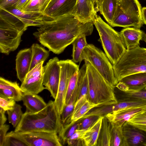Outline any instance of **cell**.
Masks as SVG:
<instances>
[{"instance_id":"1","label":"cell","mask_w":146,"mask_h":146,"mask_svg":"<svg viewBox=\"0 0 146 146\" xmlns=\"http://www.w3.org/2000/svg\"><path fill=\"white\" fill-rule=\"evenodd\" d=\"M94 25L80 22L72 13L45 22L33 34L49 51L59 54L78 36L91 35Z\"/></svg>"},{"instance_id":"2","label":"cell","mask_w":146,"mask_h":146,"mask_svg":"<svg viewBox=\"0 0 146 146\" xmlns=\"http://www.w3.org/2000/svg\"><path fill=\"white\" fill-rule=\"evenodd\" d=\"M62 128L60 116L54 101L50 100L45 108L38 112L26 110L14 131L16 133L41 131L56 133L58 135Z\"/></svg>"},{"instance_id":"3","label":"cell","mask_w":146,"mask_h":146,"mask_svg":"<svg viewBox=\"0 0 146 146\" xmlns=\"http://www.w3.org/2000/svg\"><path fill=\"white\" fill-rule=\"evenodd\" d=\"M84 61L88 81V100L97 107L117 103L115 87L106 81L89 62Z\"/></svg>"},{"instance_id":"4","label":"cell","mask_w":146,"mask_h":146,"mask_svg":"<svg viewBox=\"0 0 146 146\" xmlns=\"http://www.w3.org/2000/svg\"><path fill=\"white\" fill-rule=\"evenodd\" d=\"M99 34L98 41L113 65L116 64L127 48L120 32L114 30L97 15L93 22Z\"/></svg>"},{"instance_id":"5","label":"cell","mask_w":146,"mask_h":146,"mask_svg":"<svg viewBox=\"0 0 146 146\" xmlns=\"http://www.w3.org/2000/svg\"><path fill=\"white\" fill-rule=\"evenodd\" d=\"M113 68L117 84L126 76L146 72V48L139 45L127 49L118 62L113 65Z\"/></svg>"},{"instance_id":"6","label":"cell","mask_w":146,"mask_h":146,"mask_svg":"<svg viewBox=\"0 0 146 146\" xmlns=\"http://www.w3.org/2000/svg\"><path fill=\"white\" fill-rule=\"evenodd\" d=\"M142 9L138 0H118L115 17L110 25L112 27H132L140 29L144 24Z\"/></svg>"},{"instance_id":"7","label":"cell","mask_w":146,"mask_h":146,"mask_svg":"<svg viewBox=\"0 0 146 146\" xmlns=\"http://www.w3.org/2000/svg\"><path fill=\"white\" fill-rule=\"evenodd\" d=\"M89 62L110 84L115 87L117 84L113 65L106 54L92 44H88L81 55L79 64L83 60Z\"/></svg>"},{"instance_id":"8","label":"cell","mask_w":146,"mask_h":146,"mask_svg":"<svg viewBox=\"0 0 146 146\" xmlns=\"http://www.w3.org/2000/svg\"><path fill=\"white\" fill-rule=\"evenodd\" d=\"M60 75L58 92L54 101L59 115L60 116L65 106V99L68 84L71 77L78 72L79 66L72 60H60Z\"/></svg>"},{"instance_id":"9","label":"cell","mask_w":146,"mask_h":146,"mask_svg":"<svg viewBox=\"0 0 146 146\" xmlns=\"http://www.w3.org/2000/svg\"><path fill=\"white\" fill-rule=\"evenodd\" d=\"M26 30L20 29L0 18V52L8 55L16 50Z\"/></svg>"},{"instance_id":"10","label":"cell","mask_w":146,"mask_h":146,"mask_svg":"<svg viewBox=\"0 0 146 146\" xmlns=\"http://www.w3.org/2000/svg\"><path fill=\"white\" fill-rule=\"evenodd\" d=\"M15 133L28 146L62 145L56 133L33 131Z\"/></svg>"},{"instance_id":"11","label":"cell","mask_w":146,"mask_h":146,"mask_svg":"<svg viewBox=\"0 0 146 146\" xmlns=\"http://www.w3.org/2000/svg\"><path fill=\"white\" fill-rule=\"evenodd\" d=\"M59 60L54 57L49 60L44 66L43 84L55 99L57 94L60 75Z\"/></svg>"},{"instance_id":"12","label":"cell","mask_w":146,"mask_h":146,"mask_svg":"<svg viewBox=\"0 0 146 146\" xmlns=\"http://www.w3.org/2000/svg\"><path fill=\"white\" fill-rule=\"evenodd\" d=\"M44 62L39 63L27 74L20 86L23 92L37 94L45 89L43 84Z\"/></svg>"},{"instance_id":"13","label":"cell","mask_w":146,"mask_h":146,"mask_svg":"<svg viewBox=\"0 0 146 146\" xmlns=\"http://www.w3.org/2000/svg\"><path fill=\"white\" fill-rule=\"evenodd\" d=\"M77 0H49L43 13L55 19L72 13Z\"/></svg>"},{"instance_id":"14","label":"cell","mask_w":146,"mask_h":146,"mask_svg":"<svg viewBox=\"0 0 146 146\" xmlns=\"http://www.w3.org/2000/svg\"><path fill=\"white\" fill-rule=\"evenodd\" d=\"M96 107V105L88 100L86 95L82 96L75 103L72 113L63 126L59 135L82 118L91 110Z\"/></svg>"},{"instance_id":"15","label":"cell","mask_w":146,"mask_h":146,"mask_svg":"<svg viewBox=\"0 0 146 146\" xmlns=\"http://www.w3.org/2000/svg\"><path fill=\"white\" fill-rule=\"evenodd\" d=\"M2 9L6 10L28 27H39L45 22L54 19L42 13L26 12L13 7Z\"/></svg>"},{"instance_id":"16","label":"cell","mask_w":146,"mask_h":146,"mask_svg":"<svg viewBox=\"0 0 146 146\" xmlns=\"http://www.w3.org/2000/svg\"><path fill=\"white\" fill-rule=\"evenodd\" d=\"M127 146H146V131L126 121L122 126Z\"/></svg>"},{"instance_id":"17","label":"cell","mask_w":146,"mask_h":146,"mask_svg":"<svg viewBox=\"0 0 146 146\" xmlns=\"http://www.w3.org/2000/svg\"><path fill=\"white\" fill-rule=\"evenodd\" d=\"M115 87L123 91H137L146 87V72L133 74L121 79Z\"/></svg>"},{"instance_id":"18","label":"cell","mask_w":146,"mask_h":146,"mask_svg":"<svg viewBox=\"0 0 146 146\" xmlns=\"http://www.w3.org/2000/svg\"><path fill=\"white\" fill-rule=\"evenodd\" d=\"M146 110V105L129 108L114 111L105 116L113 125L122 126L135 115Z\"/></svg>"},{"instance_id":"19","label":"cell","mask_w":146,"mask_h":146,"mask_svg":"<svg viewBox=\"0 0 146 146\" xmlns=\"http://www.w3.org/2000/svg\"><path fill=\"white\" fill-rule=\"evenodd\" d=\"M72 13L84 23H93L97 15L90 0H77Z\"/></svg>"},{"instance_id":"20","label":"cell","mask_w":146,"mask_h":146,"mask_svg":"<svg viewBox=\"0 0 146 146\" xmlns=\"http://www.w3.org/2000/svg\"><path fill=\"white\" fill-rule=\"evenodd\" d=\"M139 105V103L137 102H118L113 104L97 107L95 109L93 108L82 118L93 115L104 117L107 114L114 111L124 109L138 107Z\"/></svg>"},{"instance_id":"21","label":"cell","mask_w":146,"mask_h":146,"mask_svg":"<svg viewBox=\"0 0 146 146\" xmlns=\"http://www.w3.org/2000/svg\"><path fill=\"white\" fill-rule=\"evenodd\" d=\"M31 57V48L20 50L16 56L15 61L17 76L21 83L30 70Z\"/></svg>"},{"instance_id":"22","label":"cell","mask_w":146,"mask_h":146,"mask_svg":"<svg viewBox=\"0 0 146 146\" xmlns=\"http://www.w3.org/2000/svg\"><path fill=\"white\" fill-rule=\"evenodd\" d=\"M23 93L17 82H12L0 77V94L18 102L22 100Z\"/></svg>"},{"instance_id":"23","label":"cell","mask_w":146,"mask_h":146,"mask_svg":"<svg viewBox=\"0 0 146 146\" xmlns=\"http://www.w3.org/2000/svg\"><path fill=\"white\" fill-rule=\"evenodd\" d=\"M120 33L127 49L128 50L139 45L144 33L139 29L129 27L122 29Z\"/></svg>"},{"instance_id":"24","label":"cell","mask_w":146,"mask_h":146,"mask_svg":"<svg viewBox=\"0 0 146 146\" xmlns=\"http://www.w3.org/2000/svg\"><path fill=\"white\" fill-rule=\"evenodd\" d=\"M22 100L26 110L36 113L43 109L47 105L42 97L37 94L23 92Z\"/></svg>"},{"instance_id":"25","label":"cell","mask_w":146,"mask_h":146,"mask_svg":"<svg viewBox=\"0 0 146 146\" xmlns=\"http://www.w3.org/2000/svg\"><path fill=\"white\" fill-rule=\"evenodd\" d=\"M103 117L98 119L85 131L82 138L84 146H96Z\"/></svg>"},{"instance_id":"26","label":"cell","mask_w":146,"mask_h":146,"mask_svg":"<svg viewBox=\"0 0 146 146\" xmlns=\"http://www.w3.org/2000/svg\"><path fill=\"white\" fill-rule=\"evenodd\" d=\"M116 88L118 91L117 96H115L117 102H146V87L137 91H126Z\"/></svg>"},{"instance_id":"27","label":"cell","mask_w":146,"mask_h":146,"mask_svg":"<svg viewBox=\"0 0 146 146\" xmlns=\"http://www.w3.org/2000/svg\"><path fill=\"white\" fill-rule=\"evenodd\" d=\"M118 0H103L99 11L110 25L116 14Z\"/></svg>"},{"instance_id":"28","label":"cell","mask_w":146,"mask_h":146,"mask_svg":"<svg viewBox=\"0 0 146 146\" xmlns=\"http://www.w3.org/2000/svg\"><path fill=\"white\" fill-rule=\"evenodd\" d=\"M31 48L32 57L30 70L42 62H44L49 55V51L37 43L32 44Z\"/></svg>"},{"instance_id":"29","label":"cell","mask_w":146,"mask_h":146,"mask_svg":"<svg viewBox=\"0 0 146 146\" xmlns=\"http://www.w3.org/2000/svg\"><path fill=\"white\" fill-rule=\"evenodd\" d=\"M112 125L106 116L103 117L96 146H110Z\"/></svg>"},{"instance_id":"30","label":"cell","mask_w":146,"mask_h":146,"mask_svg":"<svg viewBox=\"0 0 146 146\" xmlns=\"http://www.w3.org/2000/svg\"><path fill=\"white\" fill-rule=\"evenodd\" d=\"M85 35L77 37L72 43V60L75 63L79 62L81 54L84 48L88 44Z\"/></svg>"},{"instance_id":"31","label":"cell","mask_w":146,"mask_h":146,"mask_svg":"<svg viewBox=\"0 0 146 146\" xmlns=\"http://www.w3.org/2000/svg\"><path fill=\"white\" fill-rule=\"evenodd\" d=\"M49 0H29L21 10L28 12L43 13Z\"/></svg>"},{"instance_id":"32","label":"cell","mask_w":146,"mask_h":146,"mask_svg":"<svg viewBox=\"0 0 146 146\" xmlns=\"http://www.w3.org/2000/svg\"><path fill=\"white\" fill-rule=\"evenodd\" d=\"M110 146H127L122 126L112 125Z\"/></svg>"},{"instance_id":"33","label":"cell","mask_w":146,"mask_h":146,"mask_svg":"<svg viewBox=\"0 0 146 146\" xmlns=\"http://www.w3.org/2000/svg\"><path fill=\"white\" fill-rule=\"evenodd\" d=\"M21 108V106L16 104L13 109L7 111L9 122L14 128L19 123L23 114Z\"/></svg>"},{"instance_id":"34","label":"cell","mask_w":146,"mask_h":146,"mask_svg":"<svg viewBox=\"0 0 146 146\" xmlns=\"http://www.w3.org/2000/svg\"><path fill=\"white\" fill-rule=\"evenodd\" d=\"M127 122L146 131V110L136 114L130 119Z\"/></svg>"},{"instance_id":"35","label":"cell","mask_w":146,"mask_h":146,"mask_svg":"<svg viewBox=\"0 0 146 146\" xmlns=\"http://www.w3.org/2000/svg\"><path fill=\"white\" fill-rule=\"evenodd\" d=\"M28 146L16 134L14 131L7 133L5 137L3 146Z\"/></svg>"},{"instance_id":"36","label":"cell","mask_w":146,"mask_h":146,"mask_svg":"<svg viewBox=\"0 0 146 146\" xmlns=\"http://www.w3.org/2000/svg\"><path fill=\"white\" fill-rule=\"evenodd\" d=\"M100 117L91 116L84 118H82L78 121L79 123L78 129H87L98 119Z\"/></svg>"},{"instance_id":"37","label":"cell","mask_w":146,"mask_h":146,"mask_svg":"<svg viewBox=\"0 0 146 146\" xmlns=\"http://www.w3.org/2000/svg\"><path fill=\"white\" fill-rule=\"evenodd\" d=\"M14 99L0 94V107L7 111L13 109L16 104Z\"/></svg>"},{"instance_id":"38","label":"cell","mask_w":146,"mask_h":146,"mask_svg":"<svg viewBox=\"0 0 146 146\" xmlns=\"http://www.w3.org/2000/svg\"><path fill=\"white\" fill-rule=\"evenodd\" d=\"M74 104L70 102L66 106L60 115V121L62 128L63 126L70 117L73 110Z\"/></svg>"},{"instance_id":"39","label":"cell","mask_w":146,"mask_h":146,"mask_svg":"<svg viewBox=\"0 0 146 146\" xmlns=\"http://www.w3.org/2000/svg\"><path fill=\"white\" fill-rule=\"evenodd\" d=\"M9 128V125L4 124L0 126V146H3L7 132Z\"/></svg>"},{"instance_id":"40","label":"cell","mask_w":146,"mask_h":146,"mask_svg":"<svg viewBox=\"0 0 146 146\" xmlns=\"http://www.w3.org/2000/svg\"><path fill=\"white\" fill-rule=\"evenodd\" d=\"M19 0H0V8L14 7Z\"/></svg>"},{"instance_id":"41","label":"cell","mask_w":146,"mask_h":146,"mask_svg":"<svg viewBox=\"0 0 146 146\" xmlns=\"http://www.w3.org/2000/svg\"><path fill=\"white\" fill-rule=\"evenodd\" d=\"M86 130V129H77L73 134L67 140H74L82 139V137Z\"/></svg>"},{"instance_id":"42","label":"cell","mask_w":146,"mask_h":146,"mask_svg":"<svg viewBox=\"0 0 146 146\" xmlns=\"http://www.w3.org/2000/svg\"><path fill=\"white\" fill-rule=\"evenodd\" d=\"M5 111L3 109L0 107V126L4 124L7 120L5 115Z\"/></svg>"},{"instance_id":"43","label":"cell","mask_w":146,"mask_h":146,"mask_svg":"<svg viewBox=\"0 0 146 146\" xmlns=\"http://www.w3.org/2000/svg\"><path fill=\"white\" fill-rule=\"evenodd\" d=\"M29 0H19L17 3L14 6L15 8L21 10Z\"/></svg>"},{"instance_id":"44","label":"cell","mask_w":146,"mask_h":146,"mask_svg":"<svg viewBox=\"0 0 146 146\" xmlns=\"http://www.w3.org/2000/svg\"><path fill=\"white\" fill-rule=\"evenodd\" d=\"M142 14L144 24L146 25V7L142 8Z\"/></svg>"},{"instance_id":"45","label":"cell","mask_w":146,"mask_h":146,"mask_svg":"<svg viewBox=\"0 0 146 146\" xmlns=\"http://www.w3.org/2000/svg\"><path fill=\"white\" fill-rule=\"evenodd\" d=\"M91 2L93 7H94L95 11L97 13V12L99 11L98 7L97 0H90Z\"/></svg>"},{"instance_id":"46","label":"cell","mask_w":146,"mask_h":146,"mask_svg":"<svg viewBox=\"0 0 146 146\" xmlns=\"http://www.w3.org/2000/svg\"><path fill=\"white\" fill-rule=\"evenodd\" d=\"M103 0H97L98 7L99 11Z\"/></svg>"},{"instance_id":"47","label":"cell","mask_w":146,"mask_h":146,"mask_svg":"<svg viewBox=\"0 0 146 146\" xmlns=\"http://www.w3.org/2000/svg\"><path fill=\"white\" fill-rule=\"evenodd\" d=\"M142 40L146 43V34L145 33L144 34Z\"/></svg>"},{"instance_id":"48","label":"cell","mask_w":146,"mask_h":146,"mask_svg":"<svg viewBox=\"0 0 146 146\" xmlns=\"http://www.w3.org/2000/svg\"></svg>"}]
</instances>
